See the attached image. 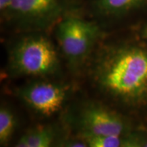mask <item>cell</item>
<instances>
[{"mask_svg": "<svg viewBox=\"0 0 147 147\" xmlns=\"http://www.w3.org/2000/svg\"><path fill=\"white\" fill-rule=\"evenodd\" d=\"M77 79L84 94L139 123L147 119V42L134 28L106 32Z\"/></svg>", "mask_w": 147, "mask_h": 147, "instance_id": "6da1fadb", "label": "cell"}, {"mask_svg": "<svg viewBox=\"0 0 147 147\" xmlns=\"http://www.w3.org/2000/svg\"><path fill=\"white\" fill-rule=\"evenodd\" d=\"M4 36L6 61L3 79L14 82L71 76L52 33L28 32Z\"/></svg>", "mask_w": 147, "mask_h": 147, "instance_id": "7a4b0ae2", "label": "cell"}, {"mask_svg": "<svg viewBox=\"0 0 147 147\" xmlns=\"http://www.w3.org/2000/svg\"><path fill=\"white\" fill-rule=\"evenodd\" d=\"M7 89L29 121H44L61 118L80 91V85L72 76L35 78L20 80Z\"/></svg>", "mask_w": 147, "mask_h": 147, "instance_id": "3957f363", "label": "cell"}, {"mask_svg": "<svg viewBox=\"0 0 147 147\" xmlns=\"http://www.w3.org/2000/svg\"><path fill=\"white\" fill-rule=\"evenodd\" d=\"M77 136H125L140 126L134 119L80 90L61 117Z\"/></svg>", "mask_w": 147, "mask_h": 147, "instance_id": "277c9868", "label": "cell"}, {"mask_svg": "<svg viewBox=\"0 0 147 147\" xmlns=\"http://www.w3.org/2000/svg\"><path fill=\"white\" fill-rule=\"evenodd\" d=\"M85 0H12L0 21L3 35L28 32H52L65 16L82 12Z\"/></svg>", "mask_w": 147, "mask_h": 147, "instance_id": "5b68a950", "label": "cell"}, {"mask_svg": "<svg viewBox=\"0 0 147 147\" xmlns=\"http://www.w3.org/2000/svg\"><path fill=\"white\" fill-rule=\"evenodd\" d=\"M51 33L69 75L78 78L97 43L106 32L93 20L78 12L65 16Z\"/></svg>", "mask_w": 147, "mask_h": 147, "instance_id": "8992f818", "label": "cell"}, {"mask_svg": "<svg viewBox=\"0 0 147 147\" xmlns=\"http://www.w3.org/2000/svg\"><path fill=\"white\" fill-rule=\"evenodd\" d=\"M83 14L106 32L135 28L146 21L147 0H85Z\"/></svg>", "mask_w": 147, "mask_h": 147, "instance_id": "52a82bcc", "label": "cell"}, {"mask_svg": "<svg viewBox=\"0 0 147 147\" xmlns=\"http://www.w3.org/2000/svg\"><path fill=\"white\" fill-rule=\"evenodd\" d=\"M71 131L61 118L30 121L14 141V147H61Z\"/></svg>", "mask_w": 147, "mask_h": 147, "instance_id": "ba28073f", "label": "cell"}, {"mask_svg": "<svg viewBox=\"0 0 147 147\" xmlns=\"http://www.w3.org/2000/svg\"><path fill=\"white\" fill-rule=\"evenodd\" d=\"M4 97L0 104V146L8 147L12 144L27 125L19 111V107Z\"/></svg>", "mask_w": 147, "mask_h": 147, "instance_id": "9c48e42d", "label": "cell"}, {"mask_svg": "<svg viewBox=\"0 0 147 147\" xmlns=\"http://www.w3.org/2000/svg\"><path fill=\"white\" fill-rule=\"evenodd\" d=\"M80 137L87 147H127L125 136L88 135Z\"/></svg>", "mask_w": 147, "mask_h": 147, "instance_id": "30bf717a", "label": "cell"}, {"mask_svg": "<svg viewBox=\"0 0 147 147\" xmlns=\"http://www.w3.org/2000/svg\"><path fill=\"white\" fill-rule=\"evenodd\" d=\"M12 0H0V21H2L10 8Z\"/></svg>", "mask_w": 147, "mask_h": 147, "instance_id": "8fae6325", "label": "cell"}, {"mask_svg": "<svg viewBox=\"0 0 147 147\" xmlns=\"http://www.w3.org/2000/svg\"><path fill=\"white\" fill-rule=\"evenodd\" d=\"M134 29L143 40L147 42V21L144 22Z\"/></svg>", "mask_w": 147, "mask_h": 147, "instance_id": "7c38bea8", "label": "cell"}]
</instances>
